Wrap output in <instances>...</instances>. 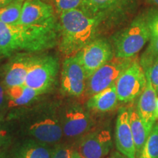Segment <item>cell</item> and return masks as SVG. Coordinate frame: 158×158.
<instances>
[{
	"label": "cell",
	"instance_id": "1",
	"mask_svg": "<svg viewBox=\"0 0 158 158\" xmlns=\"http://www.w3.org/2000/svg\"><path fill=\"white\" fill-rule=\"evenodd\" d=\"M59 23L47 26L9 24L0 21V58L39 52L58 45Z\"/></svg>",
	"mask_w": 158,
	"mask_h": 158
},
{
	"label": "cell",
	"instance_id": "2",
	"mask_svg": "<svg viewBox=\"0 0 158 158\" xmlns=\"http://www.w3.org/2000/svg\"><path fill=\"white\" fill-rule=\"evenodd\" d=\"M100 25L96 19L80 8L61 13L59 51L68 56L77 54L94 40Z\"/></svg>",
	"mask_w": 158,
	"mask_h": 158
},
{
	"label": "cell",
	"instance_id": "3",
	"mask_svg": "<svg viewBox=\"0 0 158 158\" xmlns=\"http://www.w3.org/2000/svg\"><path fill=\"white\" fill-rule=\"evenodd\" d=\"M147 15H139L114 38V55L121 58H133L149 40Z\"/></svg>",
	"mask_w": 158,
	"mask_h": 158
},
{
	"label": "cell",
	"instance_id": "4",
	"mask_svg": "<svg viewBox=\"0 0 158 158\" xmlns=\"http://www.w3.org/2000/svg\"><path fill=\"white\" fill-rule=\"evenodd\" d=\"M59 70V59L54 55L34 56L24 84L41 94L54 85Z\"/></svg>",
	"mask_w": 158,
	"mask_h": 158
},
{
	"label": "cell",
	"instance_id": "5",
	"mask_svg": "<svg viewBox=\"0 0 158 158\" xmlns=\"http://www.w3.org/2000/svg\"><path fill=\"white\" fill-rule=\"evenodd\" d=\"M134 6L135 0H83L80 9L101 24L119 19Z\"/></svg>",
	"mask_w": 158,
	"mask_h": 158
},
{
	"label": "cell",
	"instance_id": "6",
	"mask_svg": "<svg viewBox=\"0 0 158 158\" xmlns=\"http://www.w3.org/2000/svg\"><path fill=\"white\" fill-rule=\"evenodd\" d=\"M133 58H121L114 56L95 71L88 78L86 92L90 97L109 87L116 83L119 76L131 65L135 60Z\"/></svg>",
	"mask_w": 158,
	"mask_h": 158
},
{
	"label": "cell",
	"instance_id": "7",
	"mask_svg": "<svg viewBox=\"0 0 158 158\" xmlns=\"http://www.w3.org/2000/svg\"><path fill=\"white\" fill-rule=\"evenodd\" d=\"M147 85L145 71L139 61L135 59L131 65L116 81V89L118 101L131 102L139 98Z\"/></svg>",
	"mask_w": 158,
	"mask_h": 158
},
{
	"label": "cell",
	"instance_id": "8",
	"mask_svg": "<svg viewBox=\"0 0 158 158\" xmlns=\"http://www.w3.org/2000/svg\"><path fill=\"white\" fill-rule=\"evenodd\" d=\"M75 55L84 68L87 79L115 56L109 42L102 38L94 39Z\"/></svg>",
	"mask_w": 158,
	"mask_h": 158
},
{
	"label": "cell",
	"instance_id": "9",
	"mask_svg": "<svg viewBox=\"0 0 158 158\" xmlns=\"http://www.w3.org/2000/svg\"><path fill=\"white\" fill-rule=\"evenodd\" d=\"M113 147L111 133L108 128H98L88 132L81 138L78 152L84 158H105Z\"/></svg>",
	"mask_w": 158,
	"mask_h": 158
},
{
	"label": "cell",
	"instance_id": "10",
	"mask_svg": "<svg viewBox=\"0 0 158 158\" xmlns=\"http://www.w3.org/2000/svg\"><path fill=\"white\" fill-rule=\"evenodd\" d=\"M86 73L76 55L64 61L61 74V90L68 96L79 97L86 89Z\"/></svg>",
	"mask_w": 158,
	"mask_h": 158
},
{
	"label": "cell",
	"instance_id": "11",
	"mask_svg": "<svg viewBox=\"0 0 158 158\" xmlns=\"http://www.w3.org/2000/svg\"><path fill=\"white\" fill-rule=\"evenodd\" d=\"M27 133L34 140L45 143L58 142L63 135L62 124L51 114H40L30 118L27 127Z\"/></svg>",
	"mask_w": 158,
	"mask_h": 158
},
{
	"label": "cell",
	"instance_id": "12",
	"mask_svg": "<svg viewBox=\"0 0 158 158\" xmlns=\"http://www.w3.org/2000/svg\"><path fill=\"white\" fill-rule=\"evenodd\" d=\"M56 23L52 5L42 0H25L18 23L47 26Z\"/></svg>",
	"mask_w": 158,
	"mask_h": 158
},
{
	"label": "cell",
	"instance_id": "13",
	"mask_svg": "<svg viewBox=\"0 0 158 158\" xmlns=\"http://www.w3.org/2000/svg\"><path fill=\"white\" fill-rule=\"evenodd\" d=\"M61 124L63 134L73 138L88 133L93 123L88 111L81 106L73 105L64 111Z\"/></svg>",
	"mask_w": 158,
	"mask_h": 158
},
{
	"label": "cell",
	"instance_id": "14",
	"mask_svg": "<svg viewBox=\"0 0 158 158\" xmlns=\"http://www.w3.org/2000/svg\"><path fill=\"white\" fill-rule=\"evenodd\" d=\"M115 143L116 149L127 158H136L135 143L130 128L129 110L126 107L118 110L116 122Z\"/></svg>",
	"mask_w": 158,
	"mask_h": 158
},
{
	"label": "cell",
	"instance_id": "15",
	"mask_svg": "<svg viewBox=\"0 0 158 158\" xmlns=\"http://www.w3.org/2000/svg\"><path fill=\"white\" fill-rule=\"evenodd\" d=\"M33 58L34 56L29 53H19L10 59L4 71L3 85L5 89L24 84Z\"/></svg>",
	"mask_w": 158,
	"mask_h": 158
},
{
	"label": "cell",
	"instance_id": "16",
	"mask_svg": "<svg viewBox=\"0 0 158 158\" xmlns=\"http://www.w3.org/2000/svg\"><path fill=\"white\" fill-rule=\"evenodd\" d=\"M146 76L147 85L143 92L138 98L136 110L143 121L148 126L152 128L154 124L157 122L155 118V110L157 92L154 88L148 74L146 73Z\"/></svg>",
	"mask_w": 158,
	"mask_h": 158
},
{
	"label": "cell",
	"instance_id": "17",
	"mask_svg": "<svg viewBox=\"0 0 158 158\" xmlns=\"http://www.w3.org/2000/svg\"><path fill=\"white\" fill-rule=\"evenodd\" d=\"M147 19L150 34L149 44L139 60L144 71H147L154 61L158 58V11L149 12L147 15Z\"/></svg>",
	"mask_w": 158,
	"mask_h": 158
},
{
	"label": "cell",
	"instance_id": "18",
	"mask_svg": "<svg viewBox=\"0 0 158 158\" xmlns=\"http://www.w3.org/2000/svg\"><path fill=\"white\" fill-rule=\"evenodd\" d=\"M118 97L116 89V83L106 89L94 94L87 101V108L98 113H108L117 107Z\"/></svg>",
	"mask_w": 158,
	"mask_h": 158
},
{
	"label": "cell",
	"instance_id": "19",
	"mask_svg": "<svg viewBox=\"0 0 158 158\" xmlns=\"http://www.w3.org/2000/svg\"><path fill=\"white\" fill-rule=\"evenodd\" d=\"M128 110H129L130 128H131L134 143H135L136 158H138L152 128L148 126L143 121V119L138 114L136 108L130 107L128 108Z\"/></svg>",
	"mask_w": 158,
	"mask_h": 158
},
{
	"label": "cell",
	"instance_id": "20",
	"mask_svg": "<svg viewBox=\"0 0 158 158\" xmlns=\"http://www.w3.org/2000/svg\"><path fill=\"white\" fill-rule=\"evenodd\" d=\"M6 99L10 107H18L28 105L33 101L40 92L25 84L5 89Z\"/></svg>",
	"mask_w": 158,
	"mask_h": 158
},
{
	"label": "cell",
	"instance_id": "21",
	"mask_svg": "<svg viewBox=\"0 0 158 158\" xmlns=\"http://www.w3.org/2000/svg\"><path fill=\"white\" fill-rule=\"evenodd\" d=\"M53 150L48 143L27 140L18 149L15 158H52Z\"/></svg>",
	"mask_w": 158,
	"mask_h": 158
},
{
	"label": "cell",
	"instance_id": "22",
	"mask_svg": "<svg viewBox=\"0 0 158 158\" xmlns=\"http://www.w3.org/2000/svg\"><path fill=\"white\" fill-rule=\"evenodd\" d=\"M25 0H15L0 8V21L9 24L18 23Z\"/></svg>",
	"mask_w": 158,
	"mask_h": 158
},
{
	"label": "cell",
	"instance_id": "23",
	"mask_svg": "<svg viewBox=\"0 0 158 158\" xmlns=\"http://www.w3.org/2000/svg\"><path fill=\"white\" fill-rule=\"evenodd\" d=\"M138 158H158V122L154 124Z\"/></svg>",
	"mask_w": 158,
	"mask_h": 158
},
{
	"label": "cell",
	"instance_id": "24",
	"mask_svg": "<svg viewBox=\"0 0 158 158\" xmlns=\"http://www.w3.org/2000/svg\"><path fill=\"white\" fill-rule=\"evenodd\" d=\"M83 0H54L56 10L59 14L64 12L78 8Z\"/></svg>",
	"mask_w": 158,
	"mask_h": 158
},
{
	"label": "cell",
	"instance_id": "25",
	"mask_svg": "<svg viewBox=\"0 0 158 158\" xmlns=\"http://www.w3.org/2000/svg\"><path fill=\"white\" fill-rule=\"evenodd\" d=\"M145 73L148 74L154 88L158 94V58L154 61L150 68Z\"/></svg>",
	"mask_w": 158,
	"mask_h": 158
},
{
	"label": "cell",
	"instance_id": "26",
	"mask_svg": "<svg viewBox=\"0 0 158 158\" xmlns=\"http://www.w3.org/2000/svg\"><path fill=\"white\" fill-rule=\"evenodd\" d=\"M73 152L68 146L61 144L54 148L52 158H71Z\"/></svg>",
	"mask_w": 158,
	"mask_h": 158
},
{
	"label": "cell",
	"instance_id": "27",
	"mask_svg": "<svg viewBox=\"0 0 158 158\" xmlns=\"http://www.w3.org/2000/svg\"><path fill=\"white\" fill-rule=\"evenodd\" d=\"M6 101L7 99H6L5 88H4V85L0 83V110L4 108Z\"/></svg>",
	"mask_w": 158,
	"mask_h": 158
},
{
	"label": "cell",
	"instance_id": "28",
	"mask_svg": "<svg viewBox=\"0 0 158 158\" xmlns=\"http://www.w3.org/2000/svg\"><path fill=\"white\" fill-rule=\"evenodd\" d=\"M7 134L0 127V150L4 147L6 141H7Z\"/></svg>",
	"mask_w": 158,
	"mask_h": 158
},
{
	"label": "cell",
	"instance_id": "29",
	"mask_svg": "<svg viewBox=\"0 0 158 158\" xmlns=\"http://www.w3.org/2000/svg\"><path fill=\"white\" fill-rule=\"evenodd\" d=\"M105 158H127L125 157L124 155H122V153H120L118 151H114L112 152H110L107 157Z\"/></svg>",
	"mask_w": 158,
	"mask_h": 158
},
{
	"label": "cell",
	"instance_id": "30",
	"mask_svg": "<svg viewBox=\"0 0 158 158\" xmlns=\"http://www.w3.org/2000/svg\"><path fill=\"white\" fill-rule=\"evenodd\" d=\"M13 1H15V0H0V8H2L4 6L11 3Z\"/></svg>",
	"mask_w": 158,
	"mask_h": 158
},
{
	"label": "cell",
	"instance_id": "31",
	"mask_svg": "<svg viewBox=\"0 0 158 158\" xmlns=\"http://www.w3.org/2000/svg\"><path fill=\"white\" fill-rule=\"evenodd\" d=\"M71 158H84L77 151H73L71 155Z\"/></svg>",
	"mask_w": 158,
	"mask_h": 158
},
{
	"label": "cell",
	"instance_id": "32",
	"mask_svg": "<svg viewBox=\"0 0 158 158\" xmlns=\"http://www.w3.org/2000/svg\"><path fill=\"white\" fill-rule=\"evenodd\" d=\"M155 118L156 120L157 121L158 119V98H157V100H156V110H155Z\"/></svg>",
	"mask_w": 158,
	"mask_h": 158
},
{
	"label": "cell",
	"instance_id": "33",
	"mask_svg": "<svg viewBox=\"0 0 158 158\" xmlns=\"http://www.w3.org/2000/svg\"><path fill=\"white\" fill-rule=\"evenodd\" d=\"M147 1L149 2V3L158 6V0H147Z\"/></svg>",
	"mask_w": 158,
	"mask_h": 158
},
{
	"label": "cell",
	"instance_id": "34",
	"mask_svg": "<svg viewBox=\"0 0 158 158\" xmlns=\"http://www.w3.org/2000/svg\"><path fill=\"white\" fill-rule=\"evenodd\" d=\"M0 158H7V156L2 152H0Z\"/></svg>",
	"mask_w": 158,
	"mask_h": 158
},
{
	"label": "cell",
	"instance_id": "35",
	"mask_svg": "<svg viewBox=\"0 0 158 158\" xmlns=\"http://www.w3.org/2000/svg\"><path fill=\"white\" fill-rule=\"evenodd\" d=\"M157 122H158V119H157Z\"/></svg>",
	"mask_w": 158,
	"mask_h": 158
}]
</instances>
